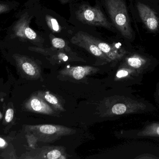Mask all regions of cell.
<instances>
[{
  "label": "cell",
  "mask_w": 159,
  "mask_h": 159,
  "mask_svg": "<svg viewBox=\"0 0 159 159\" xmlns=\"http://www.w3.org/2000/svg\"><path fill=\"white\" fill-rule=\"evenodd\" d=\"M14 110L11 108L7 110L5 115V120L6 122H10L12 121L14 117Z\"/></svg>",
  "instance_id": "21"
},
{
  "label": "cell",
  "mask_w": 159,
  "mask_h": 159,
  "mask_svg": "<svg viewBox=\"0 0 159 159\" xmlns=\"http://www.w3.org/2000/svg\"><path fill=\"white\" fill-rule=\"evenodd\" d=\"M37 95L44 100L53 109L57 112H64L62 103L60 99L54 94L48 91H39Z\"/></svg>",
  "instance_id": "14"
},
{
  "label": "cell",
  "mask_w": 159,
  "mask_h": 159,
  "mask_svg": "<svg viewBox=\"0 0 159 159\" xmlns=\"http://www.w3.org/2000/svg\"><path fill=\"white\" fill-rule=\"evenodd\" d=\"M132 69L123 68L120 69L116 74V78L117 79H121L129 77L132 73Z\"/></svg>",
  "instance_id": "19"
},
{
  "label": "cell",
  "mask_w": 159,
  "mask_h": 159,
  "mask_svg": "<svg viewBox=\"0 0 159 159\" xmlns=\"http://www.w3.org/2000/svg\"><path fill=\"white\" fill-rule=\"evenodd\" d=\"M136 103L121 97H111L105 100L99 105L102 116L120 115L133 113L139 109Z\"/></svg>",
  "instance_id": "3"
},
{
  "label": "cell",
  "mask_w": 159,
  "mask_h": 159,
  "mask_svg": "<svg viewBox=\"0 0 159 159\" xmlns=\"http://www.w3.org/2000/svg\"><path fill=\"white\" fill-rule=\"evenodd\" d=\"M6 145V143L5 141L2 138H0V147H4Z\"/></svg>",
  "instance_id": "22"
},
{
  "label": "cell",
  "mask_w": 159,
  "mask_h": 159,
  "mask_svg": "<svg viewBox=\"0 0 159 159\" xmlns=\"http://www.w3.org/2000/svg\"><path fill=\"white\" fill-rule=\"evenodd\" d=\"M14 58L18 66L27 77L36 79L41 76L39 66L30 58L20 54H15Z\"/></svg>",
  "instance_id": "9"
},
{
  "label": "cell",
  "mask_w": 159,
  "mask_h": 159,
  "mask_svg": "<svg viewBox=\"0 0 159 159\" xmlns=\"http://www.w3.org/2000/svg\"><path fill=\"white\" fill-rule=\"evenodd\" d=\"M10 5L7 3L0 2V15L7 13L11 10Z\"/></svg>",
  "instance_id": "20"
},
{
  "label": "cell",
  "mask_w": 159,
  "mask_h": 159,
  "mask_svg": "<svg viewBox=\"0 0 159 159\" xmlns=\"http://www.w3.org/2000/svg\"><path fill=\"white\" fill-rule=\"evenodd\" d=\"M139 134L141 136H159V124H154L146 127Z\"/></svg>",
  "instance_id": "17"
},
{
  "label": "cell",
  "mask_w": 159,
  "mask_h": 159,
  "mask_svg": "<svg viewBox=\"0 0 159 159\" xmlns=\"http://www.w3.org/2000/svg\"><path fill=\"white\" fill-rule=\"evenodd\" d=\"M26 107L32 112L53 116H59L57 111L38 95H33L31 97L26 103Z\"/></svg>",
  "instance_id": "11"
},
{
  "label": "cell",
  "mask_w": 159,
  "mask_h": 159,
  "mask_svg": "<svg viewBox=\"0 0 159 159\" xmlns=\"http://www.w3.org/2000/svg\"><path fill=\"white\" fill-rule=\"evenodd\" d=\"M30 50L39 52L44 56L49 57L50 60L54 62L64 63L76 60L80 58L74 56L73 52H69L62 49L55 48H42L40 47H30Z\"/></svg>",
  "instance_id": "7"
},
{
  "label": "cell",
  "mask_w": 159,
  "mask_h": 159,
  "mask_svg": "<svg viewBox=\"0 0 159 159\" xmlns=\"http://www.w3.org/2000/svg\"><path fill=\"white\" fill-rule=\"evenodd\" d=\"M1 116L2 115H1V113H0V118H1Z\"/></svg>",
  "instance_id": "23"
},
{
  "label": "cell",
  "mask_w": 159,
  "mask_h": 159,
  "mask_svg": "<svg viewBox=\"0 0 159 159\" xmlns=\"http://www.w3.org/2000/svg\"><path fill=\"white\" fill-rule=\"evenodd\" d=\"M30 20L27 13L21 16L13 28V32L16 37L30 41H36L38 40L37 34L30 27Z\"/></svg>",
  "instance_id": "6"
},
{
  "label": "cell",
  "mask_w": 159,
  "mask_h": 159,
  "mask_svg": "<svg viewBox=\"0 0 159 159\" xmlns=\"http://www.w3.org/2000/svg\"><path fill=\"white\" fill-rule=\"evenodd\" d=\"M88 36L91 41L95 44L111 60H115L120 58L125 54V50L119 47L112 45L104 43L98 38L90 35L89 34Z\"/></svg>",
  "instance_id": "13"
},
{
  "label": "cell",
  "mask_w": 159,
  "mask_h": 159,
  "mask_svg": "<svg viewBox=\"0 0 159 159\" xmlns=\"http://www.w3.org/2000/svg\"><path fill=\"white\" fill-rule=\"evenodd\" d=\"M137 8L139 16L146 27L151 31H156L159 27V20L156 12L146 5L138 3Z\"/></svg>",
  "instance_id": "8"
},
{
  "label": "cell",
  "mask_w": 159,
  "mask_h": 159,
  "mask_svg": "<svg viewBox=\"0 0 159 159\" xmlns=\"http://www.w3.org/2000/svg\"><path fill=\"white\" fill-rule=\"evenodd\" d=\"M126 62L127 64L131 68L140 70L146 63L147 60L141 56L134 55L127 58Z\"/></svg>",
  "instance_id": "15"
},
{
  "label": "cell",
  "mask_w": 159,
  "mask_h": 159,
  "mask_svg": "<svg viewBox=\"0 0 159 159\" xmlns=\"http://www.w3.org/2000/svg\"><path fill=\"white\" fill-rule=\"evenodd\" d=\"M105 5L115 27L125 38L132 39V29L124 2L122 0H105Z\"/></svg>",
  "instance_id": "1"
},
{
  "label": "cell",
  "mask_w": 159,
  "mask_h": 159,
  "mask_svg": "<svg viewBox=\"0 0 159 159\" xmlns=\"http://www.w3.org/2000/svg\"><path fill=\"white\" fill-rule=\"evenodd\" d=\"M45 19L48 26L53 32L58 33L61 31V26L55 18L47 15Z\"/></svg>",
  "instance_id": "18"
},
{
  "label": "cell",
  "mask_w": 159,
  "mask_h": 159,
  "mask_svg": "<svg viewBox=\"0 0 159 159\" xmlns=\"http://www.w3.org/2000/svg\"><path fill=\"white\" fill-rule=\"evenodd\" d=\"M65 148L62 147H44L35 152L34 158L66 159L69 157Z\"/></svg>",
  "instance_id": "12"
},
{
  "label": "cell",
  "mask_w": 159,
  "mask_h": 159,
  "mask_svg": "<svg viewBox=\"0 0 159 159\" xmlns=\"http://www.w3.org/2000/svg\"><path fill=\"white\" fill-rule=\"evenodd\" d=\"M99 69L90 66H79L67 67L60 71L61 76L69 77L74 80H80L89 75L97 72Z\"/></svg>",
  "instance_id": "10"
},
{
  "label": "cell",
  "mask_w": 159,
  "mask_h": 159,
  "mask_svg": "<svg viewBox=\"0 0 159 159\" xmlns=\"http://www.w3.org/2000/svg\"><path fill=\"white\" fill-rule=\"evenodd\" d=\"M76 18L85 24L101 26L111 29L112 25L108 21L98 6L92 7L88 5H82L76 12Z\"/></svg>",
  "instance_id": "4"
},
{
  "label": "cell",
  "mask_w": 159,
  "mask_h": 159,
  "mask_svg": "<svg viewBox=\"0 0 159 159\" xmlns=\"http://www.w3.org/2000/svg\"><path fill=\"white\" fill-rule=\"evenodd\" d=\"M28 130L31 137L36 141L43 143H51L67 135L76 133L73 129L61 125L43 124L28 127Z\"/></svg>",
  "instance_id": "2"
},
{
  "label": "cell",
  "mask_w": 159,
  "mask_h": 159,
  "mask_svg": "<svg viewBox=\"0 0 159 159\" xmlns=\"http://www.w3.org/2000/svg\"><path fill=\"white\" fill-rule=\"evenodd\" d=\"M74 44L82 48L93 56L106 61L111 62V60L104 54L98 46L91 41L88 34L83 32H78L71 39Z\"/></svg>",
  "instance_id": "5"
},
{
  "label": "cell",
  "mask_w": 159,
  "mask_h": 159,
  "mask_svg": "<svg viewBox=\"0 0 159 159\" xmlns=\"http://www.w3.org/2000/svg\"><path fill=\"white\" fill-rule=\"evenodd\" d=\"M52 46L55 48L62 49L69 52H73L70 47L68 45L66 41L61 38L56 37L51 34L49 35Z\"/></svg>",
  "instance_id": "16"
}]
</instances>
